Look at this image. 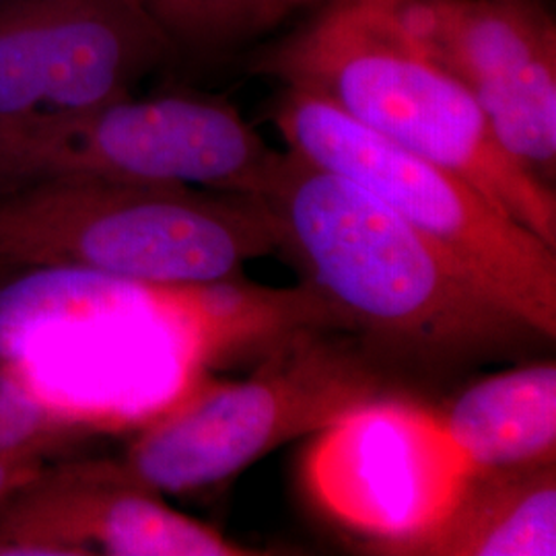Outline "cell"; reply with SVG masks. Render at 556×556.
Listing matches in <instances>:
<instances>
[{
  "label": "cell",
  "mask_w": 556,
  "mask_h": 556,
  "mask_svg": "<svg viewBox=\"0 0 556 556\" xmlns=\"http://www.w3.org/2000/svg\"><path fill=\"white\" fill-rule=\"evenodd\" d=\"M258 200L278 252L379 355L445 367L538 337L374 194L293 151Z\"/></svg>",
  "instance_id": "cell-1"
},
{
  "label": "cell",
  "mask_w": 556,
  "mask_h": 556,
  "mask_svg": "<svg viewBox=\"0 0 556 556\" xmlns=\"http://www.w3.org/2000/svg\"><path fill=\"white\" fill-rule=\"evenodd\" d=\"M256 68L475 186L556 250V194L498 144L468 89L406 29L390 0H332Z\"/></svg>",
  "instance_id": "cell-2"
},
{
  "label": "cell",
  "mask_w": 556,
  "mask_h": 556,
  "mask_svg": "<svg viewBox=\"0 0 556 556\" xmlns=\"http://www.w3.org/2000/svg\"><path fill=\"white\" fill-rule=\"evenodd\" d=\"M278 252L254 197L178 184L52 178L0 188V262L163 289L241 285Z\"/></svg>",
  "instance_id": "cell-3"
},
{
  "label": "cell",
  "mask_w": 556,
  "mask_h": 556,
  "mask_svg": "<svg viewBox=\"0 0 556 556\" xmlns=\"http://www.w3.org/2000/svg\"><path fill=\"white\" fill-rule=\"evenodd\" d=\"M324 330L285 338L250 378L200 379L135 429L119 462L161 495L217 489L278 445L381 396L367 353Z\"/></svg>",
  "instance_id": "cell-4"
},
{
  "label": "cell",
  "mask_w": 556,
  "mask_h": 556,
  "mask_svg": "<svg viewBox=\"0 0 556 556\" xmlns=\"http://www.w3.org/2000/svg\"><path fill=\"white\" fill-rule=\"evenodd\" d=\"M273 122L289 151L355 181L538 337H556V250L475 186L301 89L287 87Z\"/></svg>",
  "instance_id": "cell-5"
},
{
  "label": "cell",
  "mask_w": 556,
  "mask_h": 556,
  "mask_svg": "<svg viewBox=\"0 0 556 556\" xmlns=\"http://www.w3.org/2000/svg\"><path fill=\"white\" fill-rule=\"evenodd\" d=\"M280 160L236 105L190 93L0 119V188L100 178L258 199Z\"/></svg>",
  "instance_id": "cell-6"
},
{
  "label": "cell",
  "mask_w": 556,
  "mask_h": 556,
  "mask_svg": "<svg viewBox=\"0 0 556 556\" xmlns=\"http://www.w3.org/2000/svg\"><path fill=\"white\" fill-rule=\"evenodd\" d=\"M472 472L433 408L383 394L316 433L301 464L312 501L376 555L433 530Z\"/></svg>",
  "instance_id": "cell-7"
},
{
  "label": "cell",
  "mask_w": 556,
  "mask_h": 556,
  "mask_svg": "<svg viewBox=\"0 0 556 556\" xmlns=\"http://www.w3.org/2000/svg\"><path fill=\"white\" fill-rule=\"evenodd\" d=\"M482 110L498 144L555 188L556 25L546 0H390Z\"/></svg>",
  "instance_id": "cell-8"
},
{
  "label": "cell",
  "mask_w": 556,
  "mask_h": 556,
  "mask_svg": "<svg viewBox=\"0 0 556 556\" xmlns=\"http://www.w3.org/2000/svg\"><path fill=\"white\" fill-rule=\"evenodd\" d=\"M172 48L139 0H2L0 119L130 98Z\"/></svg>",
  "instance_id": "cell-9"
},
{
  "label": "cell",
  "mask_w": 556,
  "mask_h": 556,
  "mask_svg": "<svg viewBox=\"0 0 556 556\" xmlns=\"http://www.w3.org/2000/svg\"><path fill=\"white\" fill-rule=\"evenodd\" d=\"M243 556L254 548L169 507L119 459L46 464L0 505V556Z\"/></svg>",
  "instance_id": "cell-10"
},
{
  "label": "cell",
  "mask_w": 556,
  "mask_h": 556,
  "mask_svg": "<svg viewBox=\"0 0 556 556\" xmlns=\"http://www.w3.org/2000/svg\"><path fill=\"white\" fill-rule=\"evenodd\" d=\"M556 555V462L475 470L452 511L396 556Z\"/></svg>",
  "instance_id": "cell-11"
},
{
  "label": "cell",
  "mask_w": 556,
  "mask_h": 556,
  "mask_svg": "<svg viewBox=\"0 0 556 556\" xmlns=\"http://www.w3.org/2000/svg\"><path fill=\"white\" fill-rule=\"evenodd\" d=\"M472 470L556 462V365L501 371L433 408Z\"/></svg>",
  "instance_id": "cell-12"
},
{
  "label": "cell",
  "mask_w": 556,
  "mask_h": 556,
  "mask_svg": "<svg viewBox=\"0 0 556 556\" xmlns=\"http://www.w3.org/2000/svg\"><path fill=\"white\" fill-rule=\"evenodd\" d=\"M118 418L93 406L52 402L0 361V456L48 459L89 439L124 431Z\"/></svg>",
  "instance_id": "cell-13"
},
{
  "label": "cell",
  "mask_w": 556,
  "mask_h": 556,
  "mask_svg": "<svg viewBox=\"0 0 556 556\" xmlns=\"http://www.w3.org/2000/svg\"><path fill=\"white\" fill-rule=\"evenodd\" d=\"M172 46L223 50L332 0H139Z\"/></svg>",
  "instance_id": "cell-14"
},
{
  "label": "cell",
  "mask_w": 556,
  "mask_h": 556,
  "mask_svg": "<svg viewBox=\"0 0 556 556\" xmlns=\"http://www.w3.org/2000/svg\"><path fill=\"white\" fill-rule=\"evenodd\" d=\"M48 459L31 456H0V505L29 478L36 477Z\"/></svg>",
  "instance_id": "cell-15"
},
{
  "label": "cell",
  "mask_w": 556,
  "mask_h": 556,
  "mask_svg": "<svg viewBox=\"0 0 556 556\" xmlns=\"http://www.w3.org/2000/svg\"><path fill=\"white\" fill-rule=\"evenodd\" d=\"M13 275H15V270H13L11 266H7V264L0 262V285H2L7 278L13 277Z\"/></svg>",
  "instance_id": "cell-16"
},
{
  "label": "cell",
  "mask_w": 556,
  "mask_h": 556,
  "mask_svg": "<svg viewBox=\"0 0 556 556\" xmlns=\"http://www.w3.org/2000/svg\"><path fill=\"white\" fill-rule=\"evenodd\" d=\"M0 2H2V0H0Z\"/></svg>",
  "instance_id": "cell-17"
}]
</instances>
